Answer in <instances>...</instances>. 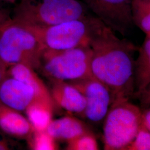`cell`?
<instances>
[{"instance_id":"6da1fadb","label":"cell","mask_w":150,"mask_h":150,"mask_svg":"<svg viewBox=\"0 0 150 150\" xmlns=\"http://www.w3.org/2000/svg\"><path fill=\"white\" fill-rule=\"evenodd\" d=\"M89 45L92 76L107 87L111 105L130 101L135 91L134 54L138 48L96 17Z\"/></svg>"},{"instance_id":"7a4b0ae2","label":"cell","mask_w":150,"mask_h":150,"mask_svg":"<svg viewBox=\"0 0 150 150\" xmlns=\"http://www.w3.org/2000/svg\"><path fill=\"white\" fill-rule=\"evenodd\" d=\"M78 0H19L13 20L30 27H45L88 16Z\"/></svg>"},{"instance_id":"3957f363","label":"cell","mask_w":150,"mask_h":150,"mask_svg":"<svg viewBox=\"0 0 150 150\" xmlns=\"http://www.w3.org/2000/svg\"><path fill=\"white\" fill-rule=\"evenodd\" d=\"M43 51L35 34L12 18L0 28V59L8 67L26 64L38 71Z\"/></svg>"},{"instance_id":"277c9868","label":"cell","mask_w":150,"mask_h":150,"mask_svg":"<svg viewBox=\"0 0 150 150\" xmlns=\"http://www.w3.org/2000/svg\"><path fill=\"white\" fill-rule=\"evenodd\" d=\"M92 50L85 45L62 51L44 49L38 71L49 81H72L92 77Z\"/></svg>"},{"instance_id":"5b68a950","label":"cell","mask_w":150,"mask_h":150,"mask_svg":"<svg viewBox=\"0 0 150 150\" xmlns=\"http://www.w3.org/2000/svg\"><path fill=\"white\" fill-rule=\"evenodd\" d=\"M103 122L104 150H126L142 123V110L130 101L112 105Z\"/></svg>"},{"instance_id":"8992f818","label":"cell","mask_w":150,"mask_h":150,"mask_svg":"<svg viewBox=\"0 0 150 150\" xmlns=\"http://www.w3.org/2000/svg\"><path fill=\"white\" fill-rule=\"evenodd\" d=\"M96 19L88 16L48 27H26L35 34L44 49L62 51L89 45Z\"/></svg>"},{"instance_id":"52a82bcc","label":"cell","mask_w":150,"mask_h":150,"mask_svg":"<svg viewBox=\"0 0 150 150\" xmlns=\"http://www.w3.org/2000/svg\"><path fill=\"white\" fill-rule=\"evenodd\" d=\"M68 82L85 98L86 107L82 116L93 123L103 122L112 103L111 93L107 87L93 77Z\"/></svg>"},{"instance_id":"ba28073f","label":"cell","mask_w":150,"mask_h":150,"mask_svg":"<svg viewBox=\"0 0 150 150\" xmlns=\"http://www.w3.org/2000/svg\"><path fill=\"white\" fill-rule=\"evenodd\" d=\"M99 20L115 32L125 36L134 24L132 0H84Z\"/></svg>"},{"instance_id":"9c48e42d","label":"cell","mask_w":150,"mask_h":150,"mask_svg":"<svg viewBox=\"0 0 150 150\" xmlns=\"http://www.w3.org/2000/svg\"><path fill=\"white\" fill-rule=\"evenodd\" d=\"M36 100H41L35 90L22 81L6 76L0 83V101L18 112H25Z\"/></svg>"},{"instance_id":"30bf717a","label":"cell","mask_w":150,"mask_h":150,"mask_svg":"<svg viewBox=\"0 0 150 150\" xmlns=\"http://www.w3.org/2000/svg\"><path fill=\"white\" fill-rule=\"evenodd\" d=\"M50 82L49 90L56 106L82 116L86 107V100L80 91L66 81Z\"/></svg>"},{"instance_id":"8fae6325","label":"cell","mask_w":150,"mask_h":150,"mask_svg":"<svg viewBox=\"0 0 150 150\" xmlns=\"http://www.w3.org/2000/svg\"><path fill=\"white\" fill-rule=\"evenodd\" d=\"M0 129L12 137L26 141L34 131L26 116L1 101Z\"/></svg>"},{"instance_id":"7c38bea8","label":"cell","mask_w":150,"mask_h":150,"mask_svg":"<svg viewBox=\"0 0 150 150\" xmlns=\"http://www.w3.org/2000/svg\"><path fill=\"white\" fill-rule=\"evenodd\" d=\"M46 131L57 141L66 142L92 131L85 122L71 116L52 120Z\"/></svg>"},{"instance_id":"4fadbf2b","label":"cell","mask_w":150,"mask_h":150,"mask_svg":"<svg viewBox=\"0 0 150 150\" xmlns=\"http://www.w3.org/2000/svg\"><path fill=\"white\" fill-rule=\"evenodd\" d=\"M22 81L35 90L38 98L56 108L50 92L43 81L38 76L35 70L26 64H16L8 67L7 75Z\"/></svg>"},{"instance_id":"5bb4252c","label":"cell","mask_w":150,"mask_h":150,"mask_svg":"<svg viewBox=\"0 0 150 150\" xmlns=\"http://www.w3.org/2000/svg\"><path fill=\"white\" fill-rule=\"evenodd\" d=\"M139 54L135 59V91L134 98L140 95L150 84V38H146L138 48Z\"/></svg>"},{"instance_id":"9a60e30c","label":"cell","mask_w":150,"mask_h":150,"mask_svg":"<svg viewBox=\"0 0 150 150\" xmlns=\"http://www.w3.org/2000/svg\"><path fill=\"white\" fill-rule=\"evenodd\" d=\"M54 107L47 102L36 100L25 111L26 117L36 131H46L51 122Z\"/></svg>"},{"instance_id":"2e32d148","label":"cell","mask_w":150,"mask_h":150,"mask_svg":"<svg viewBox=\"0 0 150 150\" xmlns=\"http://www.w3.org/2000/svg\"><path fill=\"white\" fill-rule=\"evenodd\" d=\"M134 23L150 38V1L132 0Z\"/></svg>"},{"instance_id":"e0dca14e","label":"cell","mask_w":150,"mask_h":150,"mask_svg":"<svg viewBox=\"0 0 150 150\" xmlns=\"http://www.w3.org/2000/svg\"><path fill=\"white\" fill-rule=\"evenodd\" d=\"M56 141L46 131L35 129L27 140L29 148L33 150H59V147Z\"/></svg>"},{"instance_id":"ac0fdd59","label":"cell","mask_w":150,"mask_h":150,"mask_svg":"<svg viewBox=\"0 0 150 150\" xmlns=\"http://www.w3.org/2000/svg\"><path fill=\"white\" fill-rule=\"evenodd\" d=\"M65 150H97L99 147L95 134L91 131L67 142Z\"/></svg>"},{"instance_id":"d6986e66","label":"cell","mask_w":150,"mask_h":150,"mask_svg":"<svg viewBox=\"0 0 150 150\" xmlns=\"http://www.w3.org/2000/svg\"><path fill=\"white\" fill-rule=\"evenodd\" d=\"M126 150H150V131L142 122L134 139Z\"/></svg>"},{"instance_id":"ffe728a7","label":"cell","mask_w":150,"mask_h":150,"mask_svg":"<svg viewBox=\"0 0 150 150\" xmlns=\"http://www.w3.org/2000/svg\"><path fill=\"white\" fill-rule=\"evenodd\" d=\"M0 2V28L11 20L12 12Z\"/></svg>"},{"instance_id":"44dd1931","label":"cell","mask_w":150,"mask_h":150,"mask_svg":"<svg viewBox=\"0 0 150 150\" xmlns=\"http://www.w3.org/2000/svg\"><path fill=\"white\" fill-rule=\"evenodd\" d=\"M138 99L141 104V110H144L150 105V84L140 95Z\"/></svg>"},{"instance_id":"7402d4cb","label":"cell","mask_w":150,"mask_h":150,"mask_svg":"<svg viewBox=\"0 0 150 150\" xmlns=\"http://www.w3.org/2000/svg\"><path fill=\"white\" fill-rule=\"evenodd\" d=\"M142 122L150 131V105L142 110Z\"/></svg>"},{"instance_id":"603a6c76","label":"cell","mask_w":150,"mask_h":150,"mask_svg":"<svg viewBox=\"0 0 150 150\" xmlns=\"http://www.w3.org/2000/svg\"><path fill=\"white\" fill-rule=\"evenodd\" d=\"M8 66L0 59V83L5 79L7 75Z\"/></svg>"},{"instance_id":"cb8c5ba5","label":"cell","mask_w":150,"mask_h":150,"mask_svg":"<svg viewBox=\"0 0 150 150\" xmlns=\"http://www.w3.org/2000/svg\"><path fill=\"white\" fill-rule=\"evenodd\" d=\"M17 0H0V2L2 3H14Z\"/></svg>"},{"instance_id":"d4e9b609","label":"cell","mask_w":150,"mask_h":150,"mask_svg":"<svg viewBox=\"0 0 150 150\" xmlns=\"http://www.w3.org/2000/svg\"><path fill=\"white\" fill-rule=\"evenodd\" d=\"M140 1H150V0H140Z\"/></svg>"},{"instance_id":"484cf974","label":"cell","mask_w":150,"mask_h":150,"mask_svg":"<svg viewBox=\"0 0 150 150\" xmlns=\"http://www.w3.org/2000/svg\"><path fill=\"white\" fill-rule=\"evenodd\" d=\"M0 137H1V136H0Z\"/></svg>"}]
</instances>
